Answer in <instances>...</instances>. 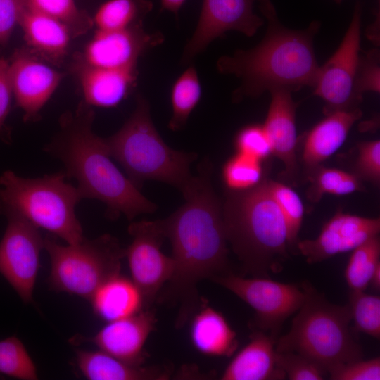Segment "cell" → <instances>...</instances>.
<instances>
[{
  "label": "cell",
  "instance_id": "39",
  "mask_svg": "<svg viewBox=\"0 0 380 380\" xmlns=\"http://www.w3.org/2000/svg\"><path fill=\"white\" fill-rule=\"evenodd\" d=\"M379 51L370 50L365 57H360L355 89L357 95L362 98L365 91L379 93Z\"/></svg>",
  "mask_w": 380,
  "mask_h": 380
},
{
  "label": "cell",
  "instance_id": "4",
  "mask_svg": "<svg viewBox=\"0 0 380 380\" xmlns=\"http://www.w3.org/2000/svg\"><path fill=\"white\" fill-rule=\"evenodd\" d=\"M222 216L227 241L246 273L269 277L281 270L289 258L286 227L266 179L246 190H229Z\"/></svg>",
  "mask_w": 380,
  "mask_h": 380
},
{
  "label": "cell",
  "instance_id": "19",
  "mask_svg": "<svg viewBox=\"0 0 380 380\" xmlns=\"http://www.w3.org/2000/svg\"><path fill=\"white\" fill-rule=\"evenodd\" d=\"M72 70L80 83L84 103L91 107L117 106L134 87L137 68L109 69L93 67L75 60Z\"/></svg>",
  "mask_w": 380,
  "mask_h": 380
},
{
  "label": "cell",
  "instance_id": "14",
  "mask_svg": "<svg viewBox=\"0 0 380 380\" xmlns=\"http://www.w3.org/2000/svg\"><path fill=\"white\" fill-rule=\"evenodd\" d=\"M9 62V75L16 106L25 122L36 121L63 74L39 59L30 49H20Z\"/></svg>",
  "mask_w": 380,
  "mask_h": 380
},
{
  "label": "cell",
  "instance_id": "1",
  "mask_svg": "<svg viewBox=\"0 0 380 380\" xmlns=\"http://www.w3.org/2000/svg\"><path fill=\"white\" fill-rule=\"evenodd\" d=\"M213 165L205 158L181 191L185 203L160 220L172 245V276L158 295V301L179 308L176 327H182L198 310L197 285L205 279L230 272L222 205L213 190Z\"/></svg>",
  "mask_w": 380,
  "mask_h": 380
},
{
  "label": "cell",
  "instance_id": "36",
  "mask_svg": "<svg viewBox=\"0 0 380 380\" xmlns=\"http://www.w3.org/2000/svg\"><path fill=\"white\" fill-rule=\"evenodd\" d=\"M234 146L238 153L264 161L272 154L269 139L262 125H249L236 134Z\"/></svg>",
  "mask_w": 380,
  "mask_h": 380
},
{
  "label": "cell",
  "instance_id": "17",
  "mask_svg": "<svg viewBox=\"0 0 380 380\" xmlns=\"http://www.w3.org/2000/svg\"><path fill=\"white\" fill-rule=\"evenodd\" d=\"M156 319L151 310H141L127 317L107 322L92 336L75 335L72 344L91 343L122 361L142 365L146 359L144 346L153 331Z\"/></svg>",
  "mask_w": 380,
  "mask_h": 380
},
{
  "label": "cell",
  "instance_id": "2",
  "mask_svg": "<svg viewBox=\"0 0 380 380\" xmlns=\"http://www.w3.org/2000/svg\"><path fill=\"white\" fill-rule=\"evenodd\" d=\"M94 112L82 103L75 113L61 116L60 130L44 148L65 167L66 178H73L82 198L96 199L106 206V215L128 220L157 207L146 198L110 159L105 140L92 129Z\"/></svg>",
  "mask_w": 380,
  "mask_h": 380
},
{
  "label": "cell",
  "instance_id": "43",
  "mask_svg": "<svg viewBox=\"0 0 380 380\" xmlns=\"http://www.w3.org/2000/svg\"><path fill=\"white\" fill-rule=\"evenodd\" d=\"M371 285L372 288L376 291L380 290V265H379L374 271L372 277L369 281V285Z\"/></svg>",
  "mask_w": 380,
  "mask_h": 380
},
{
  "label": "cell",
  "instance_id": "13",
  "mask_svg": "<svg viewBox=\"0 0 380 380\" xmlns=\"http://www.w3.org/2000/svg\"><path fill=\"white\" fill-rule=\"evenodd\" d=\"M255 0H203L196 27L184 47L182 63H189L210 42L228 31L253 37L264 24L253 12Z\"/></svg>",
  "mask_w": 380,
  "mask_h": 380
},
{
  "label": "cell",
  "instance_id": "33",
  "mask_svg": "<svg viewBox=\"0 0 380 380\" xmlns=\"http://www.w3.org/2000/svg\"><path fill=\"white\" fill-rule=\"evenodd\" d=\"M0 373L23 380L38 378L34 362L15 336L0 341Z\"/></svg>",
  "mask_w": 380,
  "mask_h": 380
},
{
  "label": "cell",
  "instance_id": "34",
  "mask_svg": "<svg viewBox=\"0 0 380 380\" xmlns=\"http://www.w3.org/2000/svg\"><path fill=\"white\" fill-rule=\"evenodd\" d=\"M348 304L355 330L379 339V296L367 294L364 291H350Z\"/></svg>",
  "mask_w": 380,
  "mask_h": 380
},
{
  "label": "cell",
  "instance_id": "27",
  "mask_svg": "<svg viewBox=\"0 0 380 380\" xmlns=\"http://www.w3.org/2000/svg\"><path fill=\"white\" fill-rule=\"evenodd\" d=\"M201 94L197 71L194 66H189L175 80L171 89L172 114L168 124L170 129L178 131L184 127Z\"/></svg>",
  "mask_w": 380,
  "mask_h": 380
},
{
  "label": "cell",
  "instance_id": "9",
  "mask_svg": "<svg viewBox=\"0 0 380 380\" xmlns=\"http://www.w3.org/2000/svg\"><path fill=\"white\" fill-rule=\"evenodd\" d=\"M211 281L228 289L255 312V329L270 332L274 340L285 320L300 308L305 297L303 289L294 284L274 281L269 277L244 278L228 274Z\"/></svg>",
  "mask_w": 380,
  "mask_h": 380
},
{
  "label": "cell",
  "instance_id": "18",
  "mask_svg": "<svg viewBox=\"0 0 380 380\" xmlns=\"http://www.w3.org/2000/svg\"><path fill=\"white\" fill-rule=\"evenodd\" d=\"M269 92L271 101L262 127L270 142L272 154L283 163L286 175L293 177L298 170L296 154L297 103L292 99V92L288 89H275Z\"/></svg>",
  "mask_w": 380,
  "mask_h": 380
},
{
  "label": "cell",
  "instance_id": "8",
  "mask_svg": "<svg viewBox=\"0 0 380 380\" xmlns=\"http://www.w3.org/2000/svg\"><path fill=\"white\" fill-rule=\"evenodd\" d=\"M44 248L51 260L50 286L89 300L102 284L120 273L125 257V248L110 234L94 239L84 237L67 246L46 236Z\"/></svg>",
  "mask_w": 380,
  "mask_h": 380
},
{
  "label": "cell",
  "instance_id": "44",
  "mask_svg": "<svg viewBox=\"0 0 380 380\" xmlns=\"http://www.w3.org/2000/svg\"><path fill=\"white\" fill-rule=\"evenodd\" d=\"M336 3L340 4L343 0H334Z\"/></svg>",
  "mask_w": 380,
  "mask_h": 380
},
{
  "label": "cell",
  "instance_id": "16",
  "mask_svg": "<svg viewBox=\"0 0 380 380\" xmlns=\"http://www.w3.org/2000/svg\"><path fill=\"white\" fill-rule=\"evenodd\" d=\"M380 219L365 217L338 210L322 227L315 239L298 241L296 248L308 263L313 264L352 251L379 235Z\"/></svg>",
  "mask_w": 380,
  "mask_h": 380
},
{
  "label": "cell",
  "instance_id": "42",
  "mask_svg": "<svg viewBox=\"0 0 380 380\" xmlns=\"http://www.w3.org/2000/svg\"><path fill=\"white\" fill-rule=\"evenodd\" d=\"M186 0H160L163 9L177 15Z\"/></svg>",
  "mask_w": 380,
  "mask_h": 380
},
{
  "label": "cell",
  "instance_id": "12",
  "mask_svg": "<svg viewBox=\"0 0 380 380\" xmlns=\"http://www.w3.org/2000/svg\"><path fill=\"white\" fill-rule=\"evenodd\" d=\"M6 217L7 227L0 241V273L28 303L32 301L44 239L38 228L26 220L13 214Z\"/></svg>",
  "mask_w": 380,
  "mask_h": 380
},
{
  "label": "cell",
  "instance_id": "30",
  "mask_svg": "<svg viewBox=\"0 0 380 380\" xmlns=\"http://www.w3.org/2000/svg\"><path fill=\"white\" fill-rule=\"evenodd\" d=\"M32 9L63 24L72 37L85 34L94 25L93 19L80 9L75 0H25Z\"/></svg>",
  "mask_w": 380,
  "mask_h": 380
},
{
  "label": "cell",
  "instance_id": "25",
  "mask_svg": "<svg viewBox=\"0 0 380 380\" xmlns=\"http://www.w3.org/2000/svg\"><path fill=\"white\" fill-rule=\"evenodd\" d=\"M89 300L96 315L107 322L133 315L145 306L137 286L120 273L102 284Z\"/></svg>",
  "mask_w": 380,
  "mask_h": 380
},
{
  "label": "cell",
  "instance_id": "24",
  "mask_svg": "<svg viewBox=\"0 0 380 380\" xmlns=\"http://www.w3.org/2000/svg\"><path fill=\"white\" fill-rule=\"evenodd\" d=\"M75 362L89 380H165L170 374L165 369L129 364L100 350H77Z\"/></svg>",
  "mask_w": 380,
  "mask_h": 380
},
{
  "label": "cell",
  "instance_id": "28",
  "mask_svg": "<svg viewBox=\"0 0 380 380\" xmlns=\"http://www.w3.org/2000/svg\"><path fill=\"white\" fill-rule=\"evenodd\" d=\"M307 176L311 183L308 198L312 202H318L325 194L344 196L364 189L355 173L336 168L319 165Z\"/></svg>",
  "mask_w": 380,
  "mask_h": 380
},
{
  "label": "cell",
  "instance_id": "5",
  "mask_svg": "<svg viewBox=\"0 0 380 380\" xmlns=\"http://www.w3.org/2000/svg\"><path fill=\"white\" fill-rule=\"evenodd\" d=\"M301 287L304 300L289 333L277 339L276 351L299 353L327 372L362 359V347L350 331L352 317L348 304L331 303L309 282H303Z\"/></svg>",
  "mask_w": 380,
  "mask_h": 380
},
{
  "label": "cell",
  "instance_id": "35",
  "mask_svg": "<svg viewBox=\"0 0 380 380\" xmlns=\"http://www.w3.org/2000/svg\"><path fill=\"white\" fill-rule=\"evenodd\" d=\"M278 367L290 380H322L326 371L306 357L291 351H276Z\"/></svg>",
  "mask_w": 380,
  "mask_h": 380
},
{
  "label": "cell",
  "instance_id": "23",
  "mask_svg": "<svg viewBox=\"0 0 380 380\" xmlns=\"http://www.w3.org/2000/svg\"><path fill=\"white\" fill-rule=\"evenodd\" d=\"M190 339L198 352L208 356L229 357L239 345L225 317L203 300L191 317Z\"/></svg>",
  "mask_w": 380,
  "mask_h": 380
},
{
  "label": "cell",
  "instance_id": "32",
  "mask_svg": "<svg viewBox=\"0 0 380 380\" xmlns=\"http://www.w3.org/2000/svg\"><path fill=\"white\" fill-rule=\"evenodd\" d=\"M261 161L236 153L224 165L222 178L230 191H243L258 185L263 179Z\"/></svg>",
  "mask_w": 380,
  "mask_h": 380
},
{
  "label": "cell",
  "instance_id": "40",
  "mask_svg": "<svg viewBox=\"0 0 380 380\" xmlns=\"http://www.w3.org/2000/svg\"><path fill=\"white\" fill-rule=\"evenodd\" d=\"M24 0H0V45L8 43L18 19Z\"/></svg>",
  "mask_w": 380,
  "mask_h": 380
},
{
  "label": "cell",
  "instance_id": "31",
  "mask_svg": "<svg viewBox=\"0 0 380 380\" xmlns=\"http://www.w3.org/2000/svg\"><path fill=\"white\" fill-rule=\"evenodd\" d=\"M266 184L284 219L288 246L291 248H296L298 236L304 215L302 200L293 189L281 182L266 179Z\"/></svg>",
  "mask_w": 380,
  "mask_h": 380
},
{
  "label": "cell",
  "instance_id": "21",
  "mask_svg": "<svg viewBox=\"0 0 380 380\" xmlns=\"http://www.w3.org/2000/svg\"><path fill=\"white\" fill-rule=\"evenodd\" d=\"M276 340L255 329L250 341L232 360L221 376L222 380H277L286 374L276 361Z\"/></svg>",
  "mask_w": 380,
  "mask_h": 380
},
{
  "label": "cell",
  "instance_id": "6",
  "mask_svg": "<svg viewBox=\"0 0 380 380\" xmlns=\"http://www.w3.org/2000/svg\"><path fill=\"white\" fill-rule=\"evenodd\" d=\"M104 140L110 157L139 189L145 181L157 180L182 191L192 177L190 165L197 155L174 150L165 143L151 120L149 103L141 95L122 127Z\"/></svg>",
  "mask_w": 380,
  "mask_h": 380
},
{
  "label": "cell",
  "instance_id": "38",
  "mask_svg": "<svg viewBox=\"0 0 380 380\" xmlns=\"http://www.w3.org/2000/svg\"><path fill=\"white\" fill-rule=\"evenodd\" d=\"M328 373L332 380H379L380 358L361 359L341 364Z\"/></svg>",
  "mask_w": 380,
  "mask_h": 380
},
{
  "label": "cell",
  "instance_id": "11",
  "mask_svg": "<svg viewBox=\"0 0 380 380\" xmlns=\"http://www.w3.org/2000/svg\"><path fill=\"white\" fill-rule=\"evenodd\" d=\"M132 242L125 248L132 280L148 307L170 279L174 262L161 251L165 239L160 220L134 222L128 227Z\"/></svg>",
  "mask_w": 380,
  "mask_h": 380
},
{
  "label": "cell",
  "instance_id": "7",
  "mask_svg": "<svg viewBox=\"0 0 380 380\" xmlns=\"http://www.w3.org/2000/svg\"><path fill=\"white\" fill-rule=\"evenodd\" d=\"M63 171L25 178L7 170L0 177V213L13 214L73 245L84 239L75 208L83 198Z\"/></svg>",
  "mask_w": 380,
  "mask_h": 380
},
{
  "label": "cell",
  "instance_id": "37",
  "mask_svg": "<svg viewBox=\"0 0 380 380\" xmlns=\"http://www.w3.org/2000/svg\"><path fill=\"white\" fill-rule=\"evenodd\" d=\"M358 154L355 163V174L360 179L379 184L380 181V141L358 144Z\"/></svg>",
  "mask_w": 380,
  "mask_h": 380
},
{
  "label": "cell",
  "instance_id": "29",
  "mask_svg": "<svg viewBox=\"0 0 380 380\" xmlns=\"http://www.w3.org/2000/svg\"><path fill=\"white\" fill-rule=\"evenodd\" d=\"M345 270V278L350 291H365L372 275L380 265V239L372 237L352 251Z\"/></svg>",
  "mask_w": 380,
  "mask_h": 380
},
{
  "label": "cell",
  "instance_id": "22",
  "mask_svg": "<svg viewBox=\"0 0 380 380\" xmlns=\"http://www.w3.org/2000/svg\"><path fill=\"white\" fill-rule=\"evenodd\" d=\"M30 49L52 62H59L67 53L72 37L61 23L31 8L25 2L18 19Z\"/></svg>",
  "mask_w": 380,
  "mask_h": 380
},
{
  "label": "cell",
  "instance_id": "3",
  "mask_svg": "<svg viewBox=\"0 0 380 380\" xmlns=\"http://www.w3.org/2000/svg\"><path fill=\"white\" fill-rule=\"evenodd\" d=\"M258 1L267 23L264 37L253 48L237 50L217 62L220 73L233 75L241 81L233 93L236 101L275 89L293 92L312 87L319 68L313 40L320 23L312 21L304 30L289 29L279 21L271 0Z\"/></svg>",
  "mask_w": 380,
  "mask_h": 380
},
{
  "label": "cell",
  "instance_id": "26",
  "mask_svg": "<svg viewBox=\"0 0 380 380\" xmlns=\"http://www.w3.org/2000/svg\"><path fill=\"white\" fill-rule=\"evenodd\" d=\"M150 0H108L96 11L93 19L96 30L112 31L143 25L152 10Z\"/></svg>",
  "mask_w": 380,
  "mask_h": 380
},
{
  "label": "cell",
  "instance_id": "20",
  "mask_svg": "<svg viewBox=\"0 0 380 380\" xmlns=\"http://www.w3.org/2000/svg\"><path fill=\"white\" fill-rule=\"evenodd\" d=\"M306 134L302 160L307 175L331 156L343 145L353 124L362 116L359 108L325 114Z\"/></svg>",
  "mask_w": 380,
  "mask_h": 380
},
{
  "label": "cell",
  "instance_id": "41",
  "mask_svg": "<svg viewBox=\"0 0 380 380\" xmlns=\"http://www.w3.org/2000/svg\"><path fill=\"white\" fill-rule=\"evenodd\" d=\"M13 97L9 75L8 61L0 58V134L4 131Z\"/></svg>",
  "mask_w": 380,
  "mask_h": 380
},
{
  "label": "cell",
  "instance_id": "15",
  "mask_svg": "<svg viewBox=\"0 0 380 380\" xmlns=\"http://www.w3.org/2000/svg\"><path fill=\"white\" fill-rule=\"evenodd\" d=\"M163 41L161 33L147 32L143 25L120 30H96L75 60L97 68H137L140 56Z\"/></svg>",
  "mask_w": 380,
  "mask_h": 380
},
{
  "label": "cell",
  "instance_id": "10",
  "mask_svg": "<svg viewBox=\"0 0 380 380\" xmlns=\"http://www.w3.org/2000/svg\"><path fill=\"white\" fill-rule=\"evenodd\" d=\"M362 6L357 1L349 27L338 48L319 66L312 88L325 102V114L357 108L362 98L355 89L360 56Z\"/></svg>",
  "mask_w": 380,
  "mask_h": 380
}]
</instances>
